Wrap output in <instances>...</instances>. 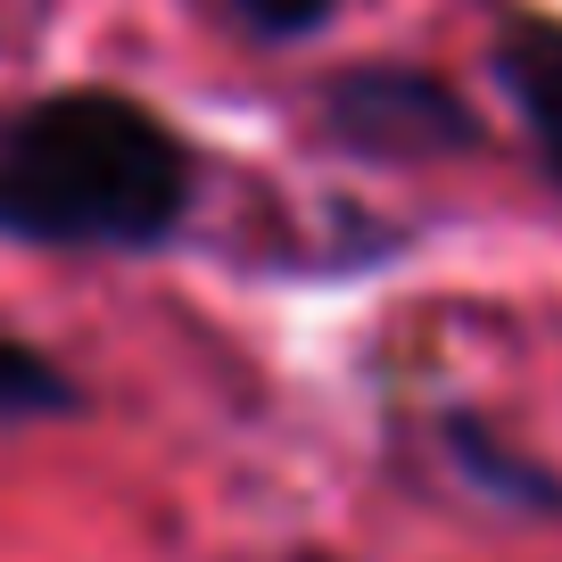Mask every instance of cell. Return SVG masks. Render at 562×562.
I'll use <instances>...</instances> for the list:
<instances>
[{
    "label": "cell",
    "instance_id": "obj_1",
    "mask_svg": "<svg viewBox=\"0 0 562 562\" xmlns=\"http://www.w3.org/2000/svg\"><path fill=\"white\" fill-rule=\"evenodd\" d=\"M191 191L175 124L116 91H50L0 133V240L149 248L182 224Z\"/></svg>",
    "mask_w": 562,
    "mask_h": 562
},
{
    "label": "cell",
    "instance_id": "obj_2",
    "mask_svg": "<svg viewBox=\"0 0 562 562\" xmlns=\"http://www.w3.org/2000/svg\"><path fill=\"white\" fill-rule=\"evenodd\" d=\"M331 124L381 158H430V149H463L472 116L456 108V91L405 67H364L331 83Z\"/></svg>",
    "mask_w": 562,
    "mask_h": 562
},
{
    "label": "cell",
    "instance_id": "obj_3",
    "mask_svg": "<svg viewBox=\"0 0 562 562\" xmlns=\"http://www.w3.org/2000/svg\"><path fill=\"white\" fill-rule=\"evenodd\" d=\"M496 83H505L513 116L529 124L546 175L562 182V18H513L496 34Z\"/></svg>",
    "mask_w": 562,
    "mask_h": 562
},
{
    "label": "cell",
    "instance_id": "obj_4",
    "mask_svg": "<svg viewBox=\"0 0 562 562\" xmlns=\"http://www.w3.org/2000/svg\"><path fill=\"white\" fill-rule=\"evenodd\" d=\"M75 405V381L50 364L42 348L0 331V422H42V414H67Z\"/></svg>",
    "mask_w": 562,
    "mask_h": 562
},
{
    "label": "cell",
    "instance_id": "obj_5",
    "mask_svg": "<svg viewBox=\"0 0 562 562\" xmlns=\"http://www.w3.org/2000/svg\"><path fill=\"white\" fill-rule=\"evenodd\" d=\"M232 18L257 25V34H306V25L331 18V0H232Z\"/></svg>",
    "mask_w": 562,
    "mask_h": 562
}]
</instances>
